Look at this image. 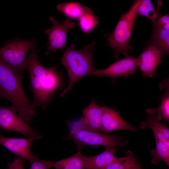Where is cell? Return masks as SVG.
I'll list each match as a JSON object with an SVG mask.
<instances>
[{
    "label": "cell",
    "instance_id": "obj_1",
    "mask_svg": "<svg viewBox=\"0 0 169 169\" xmlns=\"http://www.w3.org/2000/svg\"><path fill=\"white\" fill-rule=\"evenodd\" d=\"M35 42L27 58L25 69L30 77V87L33 95V102L37 107L45 108L54 92L60 84L59 76L55 70L56 67L46 68L39 62L35 49Z\"/></svg>",
    "mask_w": 169,
    "mask_h": 169
},
{
    "label": "cell",
    "instance_id": "obj_2",
    "mask_svg": "<svg viewBox=\"0 0 169 169\" xmlns=\"http://www.w3.org/2000/svg\"><path fill=\"white\" fill-rule=\"evenodd\" d=\"M23 77L0 61V98L9 100L20 116L29 123L36 116V107L24 93L21 84Z\"/></svg>",
    "mask_w": 169,
    "mask_h": 169
},
{
    "label": "cell",
    "instance_id": "obj_3",
    "mask_svg": "<svg viewBox=\"0 0 169 169\" xmlns=\"http://www.w3.org/2000/svg\"><path fill=\"white\" fill-rule=\"evenodd\" d=\"M95 44L94 42L86 44L83 49L78 50L72 44L64 53L62 62L68 72L69 81L68 86L60 94L61 97L67 93L80 79L88 75H93L96 69L93 61Z\"/></svg>",
    "mask_w": 169,
    "mask_h": 169
},
{
    "label": "cell",
    "instance_id": "obj_4",
    "mask_svg": "<svg viewBox=\"0 0 169 169\" xmlns=\"http://www.w3.org/2000/svg\"><path fill=\"white\" fill-rule=\"evenodd\" d=\"M67 123L69 133L66 138L76 144L78 150H81L84 146H103L118 149L125 146L128 143L122 136L116 134L111 135L86 128L82 117L79 120L73 122L68 120Z\"/></svg>",
    "mask_w": 169,
    "mask_h": 169
},
{
    "label": "cell",
    "instance_id": "obj_5",
    "mask_svg": "<svg viewBox=\"0 0 169 169\" xmlns=\"http://www.w3.org/2000/svg\"><path fill=\"white\" fill-rule=\"evenodd\" d=\"M142 0H136L130 9L122 14L113 32L108 37V43L114 51V57L118 58L120 54L126 56L132 47L129 44L133 26L137 14V9Z\"/></svg>",
    "mask_w": 169,
    "mask_h": 169
},
{
    "label": "cell",
    "instance_id": "obj_6",
    "mask_svg": "<svg viewBox=\"0 0 169 169\" xmlns=\"http://www.w3.org/2000/svg\"><path fill=\"white\" fill-rule=\"evenodd\" d=\"M35 42L32 40H18L6 42L0 48V61L23 76L27 54Z\"/></svg>",
    "mask_w": 169,
    "mask_h": 169
},
{
    "label": "cell",
    "instance_id": "obj_7",
    "mask_svg": "<svg viewBox=\"0 0 169 169\" xmlns=\"http://www.w3.org/2000/svg\"><path fill=\"white\" fill-rule=\"evenodd\" d=\"M17 112L13 105L9 107L0 106V130L15 131L27 137L38 135L37 131L29 126Z\"/></svg>",
    "mask_w": 169,
    "mask_h": 169
},
{
    "label": "cell",
    "instance_id": "obj_8",
    "mask_svg": "<svg viewBox=\"0 0 169 169\" xmlns=\"http://www.w3.org/2000/svg\"><path fill=\"white\" fill-rule=\"evenodd\" d=\"M52 23V27L45 30L44 32L48 36L49 45L47 47L48 54L51 51L55 52L58 49H63L66 47V41L68 31L74 28L75 23L67 19L61 23H59L52 16L49 17Z\"/></svg>",
    "mask_w": 169,
    "mask_h": 169
},
{
    "label": "cell",
    "instance_id": "obj_9",
    "mask_svg": "<svg viewBox=\"0 0 169 169\" xmlns=\"http://www.w3.org/2000/svg\"><path fill=\"white\" fill-rule=\"evenodd\" d=\"M41 137L42 136L39 134L27 138L7 137L0 135V145L14 155L28 161L31 163L38 158L31 151V144L34 140Z\"/></svg>",
    "mask_w": 169,
    "mask_h": 169
},
{
    "label": "cell",
    "instance_id": "obj_10",
    "mask_svg": "<svg viewBox=\"0 0 169 169\" xmlns=\"http://www.w3.org/2000/svg\"><path fill=\"white\" fill-rule=\"evenodd\" d=\"M138 67L137 59L128 55L125 58L115 62L107 68L97 69L93 75L103 76L112 78L113 80L118 77H128L135 73Z\"/></svg>",
    "mask_w": 169,
    "mask_h": 169
},
{
    "label": "cell",
    "instance_id": "obj_11",
    "mask_svg": "<svg viewBox=\"0 0 169 169\" xmlns=\"http://www.w3.org/2000/svg\"><path fill=\"white\" fill-rule=\"evenodd\" d=\"M161 53L159 49L153 44L145 49L137 59L138 66L144 77H153L156 75V67L161 62Z\"/></svg>",
    "mask_w": 169,
    "mask_h": 169
},
{
    "label": "cell",
    "instance_id": "obj_12",
    "mask_svg": "<svg viewBox=\"0 0 169 169\" xmlns=\"http://www.w3.org/2000/svg\"><path fill=\"white\" fill-rule=\"evenodd\" d=\"M146 116L145 120L141 124V128L142 130L151 129L154 133L156 141L169 142V129L159 122L161 119L159 107L156 109H147L146 110Z\"/></svg>",
    "mask_w": 169,
    "mask_h": 169
},
{
    "label": "cell",
    "instance_id": "obj_13",
    "mask_svg": "<svg viewBox=\"0 0 169 169\" xmlns=\"http://www.w3.org/2000/svg\"><path fill=\"white\" fill-rule=\"evenodd\" d=\"M118 130L131 131L136 130L134 126L124 120L115 109L105 105L102 106L101 132L107 133Z\"/></svg>",
    "mask_w": 169,
    "mask_h": 169
},
{
    "label": "cell",
    "instance_id": "obj_14",
    "mask_svg": "<svg viewBox=\"0 0 169 169\" xmlns=\"http://www.w3.org/2000/svg\"><path fill=\"white\" fill-rule=\"evenodd\" d=\"M153 23V44L159 49L161 54H168L169 23L158 18Z\"/></svg>",
    "mask_w": 169,
    "mask_h": 169
},
{
    "label": "cell",
    "instance_id": "obj_15",
    "mask_svg": "<svg viewBox=\"0 0 169 169\" xmlns=\"http://www.w3.org/2000/svg\"><path fill=\"white\" fill-rule=\"evenodd\" d=\"M82 116L85 127L88 129L101 132L102 106L96 104L95 99L83 110Z\"/></svg>",
    "mask_w": 169,
    "mask_h": 169
},
{
    "label": "cell",
    "instance_id": "obj_16",
    "mask_svg": "<svg viewBox=\"0 0 169 169\" xmlns=\"http://www.w3.org/2000/svg\"><path fill=\"white\" fill-rule=\"evenodd\" d=\"M118 149L106 147L103 152L92 157H86L85 169H105L117 157L114 156Z\"/></svg>",
    "mask_w": 169,
    "mask_h": 169
},
{
    "label": "cell",
    "instance_id": "obj_17",
    "mask_svg": "<svg viewBox=\"0 0 169 169\" xmlns=\"http://www.w3.org/2000/svg\"><path fill=\"white\" fill-rule=\"evenodd\" d=\"M86 156L81 153V150L73 156L54 162L55 169H85Z\"/></svg>",
    "mask_w": 169,
    "mask_h": 169
},
{
    "label": "cell",
    "instance_id": "obj_18",
    "mask_svg": "<svg viewBox=\"0 0 169 169\" xmlns=\"http://www.w3.org/2000/svg\"><path fill=\"white\" fill-rule=\"evenodd\" d=\"M98 17L94 14L91 8L84 7L78 19L79 27L83 32L89 34L98 24Z\"/></svg>",
    "mask_w": 169,
    "mask_h": 169
},
{
    "label": "cell",
    "instance_id": "obj_19",
    "mask_svg": "<svg viewBox=\"0 0 169 169\" xmlns=\"http://www.w3.org/2000/svg\"><path fill=\"white\" fill-rule=\"evenodd\" d=\"M155 148L150 151L151 163L154 165L163 161L169 165V142L156 141Z\"/></svg>",
    "mask_w": 169,
    "mask_h": 169
},
{
    "label": "cell",
    "instance_id": "obj_20",
    "mask_svg": "<svg viewBox=\"0 0 169 169\" xmlns=\"http://www.w3.org/2000/svg\"><path fill=\"white\" fill-rule=\"evenodd\" d=\"M136 160L133 153L129 151L124 156L117 158L105 169H131L135 165Z\"/></svg>",
    "mask_w": 169,
    "mask_h": 169
},
{
    "label": "cell",
    "instance_id": "obj_21",
    "mask_svg": "<svg viewBox=\"0 0 169 169\" xmlns=\"http://www.w3.org/2000/svg\"><path fill=\"white\" fill-rule=\"evenodd\" d=\"M83 7L79 3L71 2L59 4L56 9L67 17L78 19L82 13Z\"/></svg>",
    "mask_w": 169,
    "mask_h": 169
},
{
    "label": "cell",
    "instance_id": "obj_22",
    "mask_svg": "<svg viewBox=\"0 0 169 169\" xmlns=\"http://www.w3.org/2000/svg\"><path fill=\"white\" fill-rule=\"evenodd\" d=\"M169 79L164 80L160 84L161 89L166 90L164 94L160 97L161 105L159 107L160 112L162 118L168 122L169 120Z\"/></svg>",
    "mask_w": 169,
    "mask_h": 169
},
{
    "label": "cell",
    "instance_id": "obj_23",
    "mask_svg": "<svg viewBox=\"0 0 169 169\" xmlns=\"http://www.w3.org/2000/svg\"><path fill=\"white\" fill-rule=\"evenodd\" d=\"M137 14L150 19L152 23L157 19L159 15L154 8L151 1L142 0L137 9Z\"/></svg>",
    "mask_w": 169,
    "mask_h": 169
},
{
    "label": "cell",
    "instance_id": "obj_24",
    "mask_svg": "<svg viewBox=\"0 0 169 169\" xmlns=\"http://www.w3.org/2000/svg\"><path fill=\"white\" fill-rule=\"evenodd\" d=\"M54 163L53 161L40 160L38 158L30 163V166L28 169H49L53 166Z\"/></svg>",
    "mask_w": 169,
    "mask_h": 169
},
{
    "label": "cell",
    "instance_id": "obj_25",
    "mask_svg": "<svg viewBox=\"0 0 169 169\" xmlns=\"http://www.w3.org/2000/svg\"><path fill=\"white\" fill-rule=\"evenodd\" d=\"M25 159L19 156L16 158L13 162H8L7 163V169H25L23 165Z\"/></svg>",
    "mask_w": 169,
    "mask_h": 169
},
{
    "label": "cell",
    "instance_id": "obj_26",
    "mask_svg": "<svg viewBox=\"0 0 169 169\" xmlns=\"http://www.w3.org/2000/svg\"><path fill=\"white\" fill-rule=\"evenodd\" d=\"M131 169H141L140 165L137 163L136 162L135 166Z\"/></svg>",
    "mask_w": 169,
    "mask_h": 169
}]
</instances>
